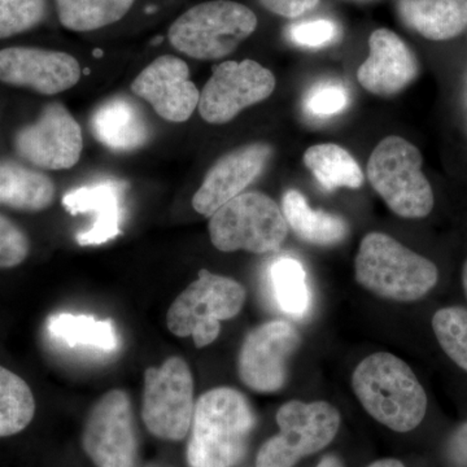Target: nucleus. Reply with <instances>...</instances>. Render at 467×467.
Returning <instances> with one entry per match:
<instances>
[{"label": "nucleus", "instance_id": "nucleus-1", "mask_svg": "<svg viewBox=\"0 0 467 467\" xmlns=\"http://www.w3.org/2000/svg\"><path fill=\"white\" fill-rule=\"evenodd\" d=\"M256 417L245 396L229 387L202 393L195 402L187 463L190 467H234L241 462Z\"/></svg>", "mask_w": 467, "mask_h": 467}, {"label": "nucleus", "instance_id": "nucleus-2", "mask_svg": "<svg viewBox=\"0 0 467 467\" xmlns=\"http://www.w3.org/2000/svg\"><path fill=\"white\" fill-rule=\"evenodd\" d=\"M352 387L368 413L393 431H411L426 416L425 389L407 362L391 353H374L359 362Z\"/></svg>", "mask_w": 467, "mask_h": 467}, {"label": "nucleus", "instance_id": "nucleus-3", "mask_svg": "<svg viewBox=\"0 0 467 467\" xmlns=\"http://www.w3.org/2000/svg\"><path fill=\"white\" fill-rule=\"evenodd\" d=\"M355 269L362 287L401 303L422 299L439 281V270L432 261L383 233L362 238Z\"/></svg>", "mask_w": 467, "mask_h": 467}, {"label": "nucleus", "instance_id": "nucleus-4", "mask_svg": "<svg viewBox=\"0 0 467 467\" xmlns=\"http://www.w3.org/2000/svg\"><path fill=\"white\" fill-rule=\"evenodd\" d=\"M257 17L232 0H212L184 12L169 27L175 50L198 60H218L232 54L254 34Z\"/></svg>", "mask_w": 467, "mask_h": 467}, {"label": "nucleus", "instance_id": "nucleus-5", "mask_svg": "<svg viewBox=\"0 0 467 467\" xmlns=\"http://www.w3.org/2000/svg\"><path fill=\"white\" fill-rule=\"evenodd\" d=\"M422 164L420 150L396 135L384 138L368 159L371 186L398 216L425 218L434 208V192Z\"/></svg>", "mask_w": 467, "mask_h": 467}, {"label": "nucleus", "instance_id": "nucleus-6", "mask_svg": "<svg viewBox=\"0 0 467 467\" xmlns=\"http://www.w3.org/2000/svg\"><path fill=\"white\" fill-rule=\"evenodd\" d=\"M244 303L245 288L239 282L202 269L169 308L168 328L175 337H192L202 348L217 339L221 321L238 316Z\"/></svg>", "mask_w": 467, "mask_h": 467}, {"label": "nucleus", "instance_id": "nucleus-7", "mask_svg": "<svg viewBox=\"0 0 467 467\" xmlns=\"http://www.w3.org/2000/svg\"><path fill=\"white\" fill-rule=\"evenodd\" d=\"M284 212L263 192H243L214 212L209 221L212 244L221 252L267 254L287 238Z\"/></svg>", "mask_w": 467, "mask_h": 467}, {"label": "nucleus", "instance_id": "nucleus-8", "mask_svg": "<svg viewBox=\"0 0 467 467\" xmlns=\"http://www.w3.org/2000/svg\"><path fill=\"white\" fill-rule=\"evenodd\" d=\"M279 432L264 442L256 467H292L334 441L340 414L326 401H288L276 413Z\"/></svg>", "mask_w": 467, "mask_h": 467}, {"label": "nucleus", "instance_id": "nucleus-9", "mask_svg": "<svg viewBox=\"0 0 467 467\" xmlns=\"http://www.w3.org/2000/svg\"><path fill=\"white\" fill-rule=\"evenodd\" d=\"M195 400L189 364L169 358L144 373L142 418L147 430L162 441H181L192 429Z\"/></svg>", "mask_w": 467, "mask_h": 467}, {"label": "nucleus", "instance_id": "nucleus-10", "mask_svg": "<svg viewBox=\"0 0 467 467\" xmlns=\"http://www.w3.org/2000/svg\"><path fill=\"white\" fill-rule=\"evenodd\" d=\"M275 77L257 61H225L201 91L199 113L208 124L223 125L242 110L267 99L275 90Z\"/></svg>", "mask_w": 467, "mask_h": 467}, {"label": "nucleus", "instance_id": "nucleus-11", "mask_svg": "<svg viewBox=\"0 0 467 467\" xmlns=\"http://www.w3.org/2000/svg\"><path fill=\"white\" fill-rule=\"evenodd\" d=\"M82 447L97 467H134L138 460L130 398L122 389L104 393L86 420Z\"/></svg>", "mask_w": 467, "mask_h": 467}, {"label": "nucleus", "instance_id": "nucleus-12", "mask_svg": "<svg viewBox=\"0 0 467 467\" xmlns=\"http://www.w3.org/2000/svg\"><path fill=\"white\" fill-rule=\"evenodd\" d=\"M300 346L296 328L285 321L265 322L245 335L238 374L256 392H275L287 378V362Z\"/></svg>", "mask_w": 467, "mask_h": 467}, {"label": "nucleus", "instance_id": "nucleus-13", "mask_svg": "<svg viewBox=\"0 0 467 467\" xmlns=\"http://www.w3.org/2000/svg\"><path fill=\"white\" fill-rule=\"evenodd\" d=\"M21 158L46 171H66L75 167L84 150L81 126L60 103L43 109L34 124L21 129L15 140Z\"/></svg>", "mask_w": 467, "mask_h": 467}, {"label": "nucleus", "instance_id": "nucleus-14", "mask_svg": "<svg viewBox=\"0 0 467 467\" xmlns=\"http://www.w3.org/2000/svg\"><path fill=\"white\" fill-rule=\"evenodd\" d=\"M81 67L67 52L36 47L0 50V81L43 95L69 90L81 78Z\"/></svg>", "mask_w": 467, "mask_h": 467}, {"label": "nucleus", "instance_id": "nucleus-15", "mask_svg": "<svg viewBox=\"0 0 467 467\" xmlns=\"http://www.w3.org/2000/svg\"><path fill=\"white\" fill-rule=\"evenodd\" d=\"M131 91L171 122H184L198 109L201 91L190 79L182 58L164 55L144 67L131 84Z\"/></svg>", "mask_w": 467, "mask_h": 467}, {"label": "nucleus", "instance_id": "nucleus-16", "mask_svg": "<svg viewBox=\"0 0 467 467\" xmlns=\"http://www.w3.org/2000/svg\"><path fill=\"white\" fill-rule=\"evenodd\" d=\"M270 158L272 147L266 143H252L230 150L209 169L201 189L193 195V209L202 216H213L263 173Z\"/></svg>", "mask_w": 467, "mask_h": 467}, {"label": "nucleus", "instance_id": "nucleus-17", "mask_svg": "<svg viewBox=\"0 0 467 467\" xmlns=\"http://www.w3.org/2000/svg\"><path fill=\"white\" fill-rule=\"evenodd\" d=\"M370 54L358 70L359 85L378 97H392L418 76V61L398 34L378 29L368 39Z\"/></svg>", "mask_w": 467, "mask_h": 467}, {"label": "nucleus", "instance_id": "nucleus-18", "mask_svg": "<svg viewBox=\"0 0 467 467\" xmlns=\"http://www.w3.org/2000/svg\"><path fill=\"white\" fill-rule=\"evenodd\" d=\"M126 187L128 184L119 181L104 180L64 195L63 204L70 214H92L90 229L77 234L79 245L106 244L121 234Z\"/></svg>", "mask_w": 467, "mask_h": 467}, {"label": "nucleus", "instance_id": "nucleus-19", "mask_svg": "<svg viewBox=\"0 0 467 467\" xmlns=\"http://www.w3.org/2000/svg\"><path fill=\"white\" fill-rule=\"evenodd\" d=\"M91 133L98 142L115 152L142 149L150 138V128L142 109L125 97L100 104L90 119Z\"/></svg>", "mask_w": 467, "mask_h": 467}, {"label": "nucleus", "instance_id": "nucleus-20", "mask_svg": "<svg viewBox=\"0 0 467 467\" xmlns=\"http://www.w3.org/2000/svg\"><path fill=\"white\" fill-rule=\"evenodd\" d=\"M399 12L430 41L456 38L467 27V0H399Z\"/></svg>", "mask_w": 467, "mask_h": 467}, {"label": "nucleus", "instance_id": "nucleus-21", "mask_svg": "<svg viewBox=\"0 0 467 467\" xmlns=\"http://www.w3.org/2000/svg\"><path fill=\"white\" fill-rule=\"evenodd\" d=\"M282 212L292 232L310 244H337L348 234V225L344 218L310 208L303 193L297 190H288L285 193Z\"/></svg>", "mask_w": 467, "mask_h": 467}, {"label": "nucleus", "instance_id": "nucleus-22", "mask_svg": "<svg viewBox=\"0 0 467 467\" xmlns=\"http://www.w3.org/2000/svg\"><path fill=\"white\" fill-rule=\"evenodd\" d=\"M50 177L16 162H0V204L26 212L45 211L54 202Z\"/></svg>", "mask_w": 467, "mask_h": 467}, {"label": "nucleus", "instance_id": "nucleus-23", "mask_svg": "<svg viewBox=\"0 0 467 467\" xmlns=\"http://www.w3.org/2000/svg\"><path fill=\"white\" fill-rule=\"evenodd\" d=\"M52 339L67 348H88L113 352L119 347V335L112 319H98L94 316L57 313L47 321Z\"/></svg>", "mask_w": 467, "mask_h": 467}, {"label": "nucleus", "instance_id": "nucleus-24", "mask_svg": "<svg viewBox=\"0 0 467 467\" xmlns=\"http://www.w3.org/2000/svg\"><path fill=\"white\" fill-rule=\"evenodd\" d=\"M304 164L330 192L340 187L356 190L364 183V173L358 161L348 150L335 143L309 147L304 153Z\"/></svg>", "mask_w": 467, "mask_h": 467}, {"label": "nucleus", "instance_id": "nucleus-25", "mask_svg": "<svg viewBox=\"0 0 467 467\" xmlns=\"http://www.w3.org/2000/svg\"><path fill=\"white\" fill-rule=\"evenodd\" d=\"M269 281L278 308L295 319H303L310 310L306 273L294 257H279L269 267Z\"/></svg>", "mask_w": 467, "mask_h": 467}, {"label": "nucleus", "instance_id": "nucleus-26", "mask_svg": "<svg viewBox=\"0 0 467 467\" xmlns=\"http://www.w3.org/2000/svg\"><path fill=\"white\" fill-rule=\"evenodd\" d=\"M137 0H57L58 21L72 32H92L124 18Z\"/></svg>", "mask_w": 467, "mask_h": 467}, {"label": "nucleus", "instance_id": "nucleus-27", "mask_svg": "<svg viewBox=\"0 0 467 467\" xmlns=\"http://www.w3.org/2000/svg\"><path fill=\"white\" fill-rule=\"evenodd\" d=\"M36 414L30 387L14 371L0 367V438L26 430Z\"/></svg>", "mask_w": 467, "mask_h": 467}, {"label": "nucleus", "instance_id": "nucleus-28", "mask_svg": "<svg viewBox=\"0 0 467 467\" xmlns=\"http://www.w3.org/2000/svg\"><path fill=\"white\" fill-rule=\"evenodd\" d=\"M432 328L448 358L467 371V309L450 306L435 313Z\"/></svg>", "mask_w": 467, "mask_h": 467}, {"label": "nucleus", "instance_id": "nucleus-29", "mask_svg": "<svg viewBox=\"0 0 467 467\" xmlns=\"http://www.w3.org/2000/svg\"><path fill=\"white\" fill-rule=\"evenodd\" d=\"M46 16V0H0V39L27 32Z\"/></svg>", "mask_w": 467, "mask_h": 467}, {"label": "nucleus", "instance_id": "nucleus-30", "mask_svg": "<svg viewBox=\"0 0 467 467\" xmlns=\"http://www.w3.org/2000/svg\"><path fill=\"white\" fill-rule=\"evenodd\" d=\"M349 103L348 91L337 82H322L315 86L304 100L306 113L315 119L339 115Z\"/></svg>", "mask_w": 467, "mask_h": 467}, {"label": "nucleus", "instance_id": "nucleus-31", "mask_svg": "<svg viewBox=\"0 0 467 467\" xmlns=\"http://www.w3.org/2000/svg\"><path fill=\"white\" fill-rule=\"evenodd\" d=\"M29 254V241L20 227L0 214V267L20 265Z\"/></svg>", "mask_w": 467, "mask_h": 467}, {"label": "nucleus", "instance_id": "nucleus-32", "mask_svg": "<svg viewBox=\"0 0 467 467\" xmlns=\"http://www.w3.org/2000/svg\"><path fill=\"white\" fill-rule=\"evenodd\" d=\"M339 30L330 20L306 21L288 26L287 36L295 45L317 48L330 45L337 39Z\"/></svg>", "mask_w": 467, "mask_h": 467}, {"label": "nucleus", "instance_id": "nucleus-33", "mask_svg": "<svg viewBox=\"0 0 467 467\" xmlns=\"http://www.w3.org/2000/svg\"><path fill=\"white\" fill-rule=\"evenodd\" d=\"M261 5L278 16L295 18L310 11L319 0H260Z\"/></svg>", "mask_w": 467, "mask_h": 467}, {"label": "nucleus", "instance_id": "nucleus-34", "mask_svg": "<svg viewBox=\"0 0 467 467\" xmlns=\"http://www.w3.org/2000/svg\"><path fill=\"white\" fill-rule=\"evenodd\" d=\"M448 457L457 467H467V422L460 427L448 442Z\"/></svg>", "mask_w": 467, "mask_h": 467}, {"label": "nucleus", "instance_id": "nucleus-35", "mask_svg": "<svg viewBox=\"0 0 467 467\" xmlns=\"http://www.w3.org/2000/svg\"><path fill=\"white\" fill-rule=\"evenodd\" d=\"M317 467H344L343 463L340 462L339 459L334 456L325 457L321 462L318 463Z\"/></svg>", "mask_w": 467, "mask_h": 467}, {"label": "nucleus", "instance_id": "nucleus-36", "mask_svg": "<svg viewBox=\"0 0 467 467\" xmlns=\"http://www.w3.org/2000/svg\"><path fill=\"white\" fill-rule=\"evenodd\" d=\"M368 467H405L402 465L400 461L398 460H380L378 462L373 463V465Z\"/></svg>", "mask_w": 467, "mask_h": 467}, {"label": "nucleus", "instance_id": "nucleus-37", "mask_svg": "<svg viewBox=\"0 0 467 467\" xmlns=\"http://www.w3.org/2000/svg\"><path fill=\"white\" fill-rule=\"evenodd\" d=\"M462 285H463V290H465L466 299H467V260L465 263V265H463L462 270Z\"/></svg>", "mask_w": 467, "mask_h": 467}, {"label": "nucleus", "instance_id": "nucleus-38", "mask_svg": "<svg viewBox=\"0 0 467 467\" xmlns=\"http://www.w3.org/2000/svg\"><path fill=\"white\" fill-rule=\"evenodd\" d=\"M150 467H160V466H150Z\"/></svg>", "mask_w": 467, "mask_h": 467}]
</instances>
